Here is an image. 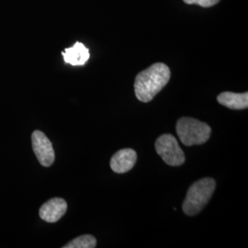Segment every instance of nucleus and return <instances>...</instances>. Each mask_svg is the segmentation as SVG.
Masks as SVG:
<instances>
[{
  "mask_svg": "<svg viewBox=\"0 0 248 248\" xmlns=\"http://www.w3.org/2000/svg\"><path fill=\"white\" fill-rule=\"evenodd\" d=\"M137 160L136 152L131 148L118 151L110 159V169L115 173L124 174L133 169Z\"/></svg>",
  "mask_w": 248,
  "mask_h": 248,
  "instance_id": "0eeeda50",
  "label": "nucleus"
},
{
  "mask_svg": "<svg viewBox=\"0 0 248 248\" xmlns=\"http://www.w3.org/2000/svg\"><path fill=\"white\" fill-rule=\"evenodd\" d=\"M171 72L169 66L163 62L152 64L145 70L139 73L134 81L136 98L140 101L150 102L169 83Z\"/></svg>",
  "mask_w": 248,
  "mask_h": 248,
  "instance_id": "f257e3e1",
  "label": "nucleus"
},
{
  "mask_svg": "<svg viewBox=\"0 0 248 248\" xmlns=\"http://www.w3.org/2000/svg\"><path fill=\"white\" fill-rule=\"evenodd\" d=\"M32 149L40 164L44 167L52 166L55 159L52 142L45 133L41 131H34L31 134Z\"/></svg>",
  "mask_w": 248,
  "mask_h": 248,
  "instance_id": "39448f33",
  "label": "nucleus"
},
{
  "mask_svg": "<svg viewBox=\"0 0 248 248\" xmlns=\"http://www.w3.org/2000/svg\"><path fill=\"white\" fill-rule=\"evenodd\" d=\"M67 210L66 202L61 198H53L46 202L40 209V217L47 222H58Z\"/></svg>",
  "mask_w": 248,
  "mask_h": 248,
  "instance_id": "423d86ee",
  "label": "nucleus"
},
{
  "mask_svg": "<svg viewBox=\"0 0 248 248\" xmlns=\"http://www.w3.org/2000/svg\"><path fill=\"white\" fill-rule=\"evenodd\" d=\"M216 187V182L212 177H204L193 183L187 190L183 202V212L188 216H193L203 210L211 200Z\"/></svg>",
  "mask_w": 248,
  "mask_h": 248,
  "instance_id": "f03ea898",
  "label": "nucleus"
},
{
  "mask_svg": "<svg viewBox=\"0 0 248 248\" xmlns=\"http://www.w3.org/2000/svg\"><path fill=\"white\" fill-rule=\"evenodd\" d=\"M176 129L180 141L186 146L202 144L210 139L212 133L208 124L188 117L179 119Z\"/></svg>",
  "mask_w": 248,
  "mask_h": 248,
  "instance_id": "7ed1b4c3",
  "label": "nucleus"
},
{
  "mask_svg": "<svg viewBox=\"0 0 248 248\" xmlns=\"http://www.w3.org/2000/svg\"><path fill=\"white\" fill-rule=\"evenodd\" d=\"M97 246V240L90 234L81 235L72 240L67 245L63 246V248H94Z\"/></svg>",
  "mask_w": 248,
  "mask_h": 248,
  "instance_id": "9d476101",
  "label": "nucleus"
},
{
  "mask_svg": "<svg viewBox=\"0 0 248 248\" xmlns=\"http://www.w3.org/2000/svg\"><path fill=\"white\" fill-rule=\"evenodd\" d=\"M186 4L188 5H199L202 8H211L217 3H219L220 0H183Z\"/></svg>",
  "mask_w": 248,
  "mask_h": 248,
  "instance_id": "9b49d317",
  "label": "nucleus"
},
{
  "mask_svg": "<svg viewBox=\"0 0 248 248\" xmlns=\"http://www.w3.org/2000/svg\"><path fill=\"white\" fill-rule=\"evenodd\" d=\"M218 102L222 106L231 109H245L248 108V93L222 92L217 98Z\"/></svg>",
  "mask_w": 248,
  "mask_h": 248,
  "instance_id": "1a4fd4ad",
  "label": "nucleus"
},
{
  "mask_svg": "<svg viewBox=\"0 0 248 248\" xmlns=\"http://www.w3.org/2000/svg\"><path fill=\"white\" fill-rule=\"evenodd\" d=\"M155 150L164 162L171 167L181 166L186 160L184 152L172 134L159 136L155 142Z\"/></svg>",
  "mask_w": 248,
  "mask_h": 248,
  "instance_id": "20e7f679",
  "label": "nucleus"
},
{
  "mask_svg": "<svg viewBox=\"0 0 248 248\" xmlns=\"http://www.w3.org/2000/svg\"><path fill=\"white\" fill-rule=\"evenodd\" d=\"M62 55L64 62L74 66L84 65L90 57L89 49L78 42L70 48H66L62 52Z\"/></svg>",
  "mask_w": 248,
  "mask_h": 248,
  "instance_id": "6e6552de",
  "label": "nucleus"
}]
</instances>
